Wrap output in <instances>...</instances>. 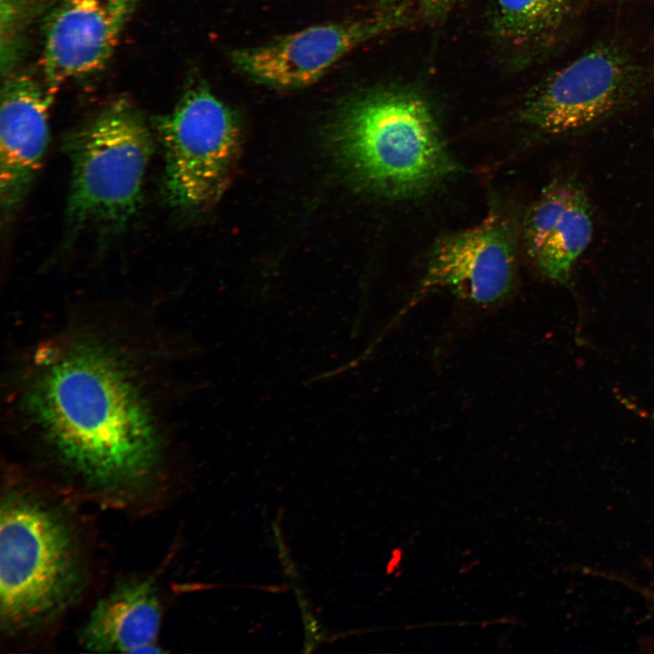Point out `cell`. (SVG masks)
I'll list each match as a JSON object with an SVG mask.
<instances>
[{
	"label": "cell",
	"instance_id": "16",
	"mask_svg": "<svg viewBox=\"0 0 654 654\" xmlns=\"http://www.w3.org/2000/svg\"><path fill=\"white\" fill-rule=\"evenodd\" d=\"M617 399L621 402L624 407L629 409L630 411L649 421V422L654 425V411H648L636 404L632 401L629 400L628 398H625L619 394H617Z\"/></svg>",
	"mask_w": 654,
	"mask_h": 654
},
{
	"label": "cell",
	"instance_id": "3",
	"mask_svg": "<svg viewBox=\"0 0 654 654\" xmlns=\"http://www.w3.org/2000/svg\"><path fill=\"white\" fill-rule=\"evenodd\" d=\"M64 148L71 167L66 222L72 234L123 229L142 204L154 149L141 111L126 99L112 102L67 134Z\"/></svg>",
	"mask_w": 654,
	"mask_h": 654
},
{
	"label": "cell",
	"instance_id": "5",
	"mask_svg": "<svg viewBox=\"0 0 654 654\" xmlns=\"http://www.w3.org/2000/svg\"><path fill=\"white\" fill-rule=\"evenodd\" d=\"M164 155L163 194L172 208L212 207L231 182L240 153L234 113L201 77L192 76L174 107L152 120Z\"/></svg>",
	"mask_w": 654,
	"mask_h": 654
},
{
	"label": "cell",
	"instance_id": "6",
	"mask_svg": "<svg viewBox=\"0 0 654 654\" xmlns=\"http://www.w3.org/2000/svg\"><path fill=\"white\" fill-rule=\"evenodd\" d=\"M646 80L644 68L623 45L597 43L534 87L520 118L543 137L575 138L629 107Z\"/></svg>",
	"mask_w": 654,
	"mask_h": 654
},
{
	"label": "cell",
	"instance_id": "1",
	"mask_svg": "<svg viewBox=\"0 0 654 654\" xmlns=\"http://www.w3.org/2000/svg\"><path fill=\"white\" fill-rule=\"evenodd\" d=\"M26 406L58 457L108 491L140 489L158 461L151 414L133 379L106 349L71 345L42 363Z\"/></svg>",
	"mask_w": 654,
	"mask_h": 654
},
{
	"label": "cell",
	"instance_id": "4",
	"mask_svg": "<svg viewBox=\"0 0 654 654\" xmlns=\"http://www.w3.org/2000/svg\"><path fill=\"white\" fill-rule=\"evenodd\" d=\"M83 581L78 550L58 514L16 491L0 512V618L8 633L24 632L58 615Z\"/></svg>",
	"mask_w": 654,
	"mask_h": 654
},
{
	"label": "cell",
	"instance_id": "2",
	"mask_svg": "<svg viewBox=\"0 0 654 654\" xmlns=\"http://www.w3.org/2000/svg\"><path fill=\"white\" fill-rule=\"evenodd\" d=\"M331 138L352 179L391 199L421 194L461 169L427 99L407 86L373 87L348 99Z\"/></svg>",
	"mask_w": 654,
	"mask_h": 654
},
{
	"label": "cell",
	"instance_id": "18",
	"mask_svg": "<svg viewBox=\"0 0 654 654\" xmlns=\"http://www.w3.org/2000/svg\"><path fill=\"white\" fill-rule=\"evenodd\" d=\"M651 598L654 600V591L649 594Z\"/></svg>",
	"mask_w": 654,
	"mask_h": 654
},
{
	"label": "cell",
	"instance_id": "10",
	"mask_svg": "<svg viewBox=\"0 0 654 654\" xmlns=\"http://www.w3.org/2000/svg\"><path fill=\"white\" fill-rule=\"evenodd\" d=\"M55 93L29 73L4 77L0 108V208L13 219L38 173L49 139L48 114Z\"/></svg>",
	"mask_w": 654,
	"mask_h": 654
},
{
	"label": "cell",
	"instance_id": "13",
	"mask_svg": "<svg viewBox=\"0 0 654 654\" xmlns=\"http://www.w3.org/2000/svg\"><path fill=\"white\" fill-rule=\"evenodd\" d=\"M573 3L574 0H496L492 35L510 48H538L566 22Z\"/></svg>",
	"mask_w": 654,
	"mask_h": 654
},
{
	"label": "cell",
	"instance_id": "14",
	"mask_svg": "<svg viewBox=\"0 0 654 654\" xmlns=\"http://www.w3.org/2000/svg\"><path fill=\"white\" fill-rule=\"evenodd\" d=\"M49 0H0V65L4 77L16 71L31 27Z\"/></svg>",
	"mask_w": 654,
	"mask_h": 654
},
{
	"label": "cell",
	"instance_id": "9",
	"mask_svg": "<svg viewBox=\"0 0 654 654\" xmlns=\"http://www.w3.org/2000/svg\"><path fill=\"white\" fill-rule=\"evenodd\" d=\"M140 0H58L45 22L43 79L56 92L89 76L112 57Z\"/></svg>",
	"mask_w": 654,
	"mask_h": 654
},
{
	"label": "cell",
	"instance_id": "11",
	"mask_svg": "<svg viewBox=\"0 0 654 654\" xmlns=\"http://www.w3.org/2000/svg\"><path fill=\"white\" fill-rule=\"evenodd\" d=\"M593 233V215L584 184L574 175L550 183L526 213L523 241L545 279L570 285L575 264Z\"/></svg>",
	"mask_w": 654,
	"mask_h": 654
},
{
	"label": "cell",
	"instance_id": "19",
	"mask_svg": "<svg viewBox=\"0 0 654 654\" xmlns=\"http://www.w3.org/2000/svg\"><path fill=\"white\" fill-rule=\"evenodd\" d=\"M650 1H654V0H650Z\"/></svg>",
	"mask_w": 654,
	"mask_h": 654
},
{
	"label": "cell",
	"instance_id": "15",
	"mask_svg": "<svg viewBox=\"0 0 654 654\" xmlns=\"http://www.w3.org/2000/svg\"><path fill=\"white\" fill-rule=\"evenodd\" d=\"M462 0H419L423 16L428 19H439L446 15Z\"/></svg>",
	"mask_w": 654,
	"mask_h": 654
},
{
	"label": "cell",
	"instance_id": "12",
	"mask_svg": "<svg viewBox=\"0 0 654 654\" xmlns=\"http://www.w3.org/2000/svg\"><path fill=\"white\" fill-rule=\"evenodd\" d=\"M161 606L152 583H126L97 602L82 641L97 652H159Z\"/></svg>",
	"mask_w": 654,
	"mask_h": 654
},
{
	"label": "cell",
	"instance_id": "17",
	"mask_svg": "<svg viewBox=\"0 0 654 654\" xmlns=\"http://www.w3.org/2000/svg\"><path fill=\"white\" fill-rule=\"evenodd\" d=\"M380 4L385 5H391L398 3L400 0H377Z\"/></svg>",
	"mask_w": 654,
	"mask_h": 654
},
{
	"label": "cell",
	"instance_id": "8",
	"mask_svg": "<svg viewBox=\"0 0 654 654\" xmlns=\"http://www.w3.org/2000/svg\"><path fill=\"white\" fill-rule=\"evenodd\" d=\"M516 254L511 223L491 212L479 224L436 241L414 298L450 289L475 303L497 302L513 288Z\"/></svg>",
	"mask_w": 654,
	"mask_h": 654
},
{
	"label": "cell",
	"instance_id": "7",
	"mask_svg": "<svg viewBox=\"0 0 654 654\" xmlns=\"http://www.w3.org/2000/svg\"><path fill=\"white\" fill-rule=\"evenodd\" d=\"M402 7L353 19L323 23L269 43L234 50L231 60L250 80L267 87L292 90L320 80L336 63L363 44L408 22Z\"/></svg>",
	"mask_w": 654,
	"mask_h": 654
}]
</instances>
